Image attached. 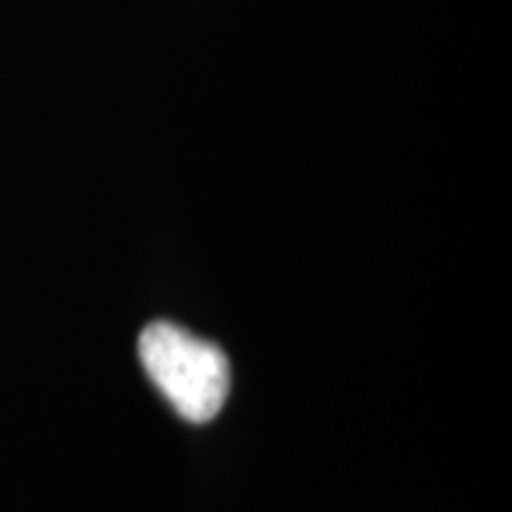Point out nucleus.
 I'll list each match as a JSON object with an SVG mask.
<instances>
[{"instance_id": "1", "label": "nucleus", "mask_w": 512, "mask_h": 512, "mask_svg": "<svg viewBox=\"0 0 512 512\" xmlns=\"http://www.w3.org/2000/svg\"><path fill=\"white\" fill-rule=\"evenodd\" d=\"M148 379L191 424H205L222 410L231 390V365L217 345L171 322H151L140 336Z\"/></svg>"}]
</instances>
